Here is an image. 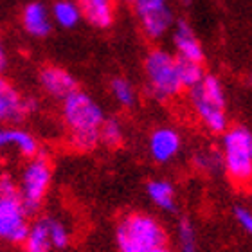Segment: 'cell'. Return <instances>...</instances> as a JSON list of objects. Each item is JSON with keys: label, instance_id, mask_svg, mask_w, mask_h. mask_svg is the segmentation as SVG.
<instances>
[{"label": "cell", "instance_id": "cell-2", "mask_svg": "<svg viewBox=\"0 0 252 252\" xmlns=\"http://www.w3.org/2000/svg\"><path fill=\"white\" fill-rule=\"evenodd\" d=\"M189 101L198 121L211 133H223L229 128L225 89L216 76L205 74L198 85L189 89Z\"/></svg>", "mask_w": 252, "mask_h": 252}, {"label": "cell", "instance_id": "cell-6", "mask_svg": "<svg viewBox=\"0 0 252 252\" xmlns=\"http://www.w3.org/2000/svg\"><path fill=\"white\" fill-rule=\"evenodd\" d=\"M51 182H53L51 160H49L47 155L38 152L24 166L20 184L16 188L18 189V196L22 198L29 213L38 211L42 207L43 200H45L49 189H51Z\"/></svg>", "mask_w": 252, "mask_h": 252}, {"label": "cell", "instance_id": "cell-9", "mask_svg": "<svg viewBox=\"0 0 252 252\" xmlns=\"http://www.w3.org/2000/svg\"><path fill=\"white\" fill-rule=\"evenodd\" d=\"M36 103L32 99H27L7 81L0 76V125H11L26 119Z\"/></svg>", "mask_w": 252, "mask_h": 252}, {"label": "cell", "instance_id": "cell-10", "mask_svg": "<svg viewBox=\"0 0 252 252\" xmlns=\"http://www.w3.org/2000/svg\"><path fill=\"white\" fill-rule=\"evenodd\" d=\"M180 148H182V137L175 128H169V126H160L157 130H153L148 139L150 155L158 164H168L177 158Z\"/></svg>", "mask_w": 252, "mask_h": 252}, {"label": "cell", "instance_id": "cell-12", "mask_svg": "<svg viewBox=\"0 0 252 252\" xmlns=\"http://www.w3.org/2000/svg\"><path fill=\"white\" fill-rule=\"evenodd\" d=\"M171 40H173L175 51H177V58L191 60V62L198 63L204 62V47H202L200 40L194 34L193 27L189 26L186 20H179L177 24H173Z\"/></svg>", "mask_w": 252, "mask_h": 252}, {"label": "cell", "instance_id": "cell-4", "mask_svg": "<svg viewBox=\"0 0 252 252\" xmlns=\"http://www.w3.org/2000/svg\"><path fill=\"white\" fill-rule=\"evenodd\" d=\"M221 164L236 186L252 180V131L247 126H229L221 137Z\"/></svg>", "mask_w": 252, "mask_h": 252}, {"label": "cell", "instance_id": "cell-3", "mask_svg": "<svg viewBox=\"0 0 252 252\" xmlns=\"http://www.w3.org/2000/svg\"><path fill=\"white\" fill-rule=\"evenodd\" d=\"M166 231L157 218L144 213H130L123 216L116 227L119 252H150L166 245Z\"/></svg>", "mask_w": 252, "mask_h": 252}, {"label": "cell", "instance_id": "cell-11", "mask_svg": "<svg viewBox=\"0 0 252 252\" xmlns=\"http://www.w3.org/2000/svg\"><path fill=\"white\" fill-rule=\"evenodd\" d=\"M40 85L51 97L60 101L72 94L74 90H78V83L72 74L56 65H49L40 70Z\"/></svg>", "mask_w": 252, "mask_h": 252}, {"label": "cell", "instance_id": "cell-18", "mask_svg": "<svg viewBox=\"0 0 252 252\" xmlns=\"http://www.w3.org/2000/svg\"><path fill=\"white\" fill-rule=\"evenodd\" d=\"M51 18H53L60 27L63 29H72L81 20V11L76 0H56L51 11Z\"/></svg>", "mask_w": 252, "mask_h": 252}, {"label": "cell", "instance_id": "cell-27", "mask_svg": "<svg viewBox=\"0 0 252 252\" xmlns=\"http://www.w3.org/2000/svg\"><path fill=\"white\" fill-rule=\"evenodd\" d=\"M182 4H184V5H191V4H193V0H182Z\"/></svg>", "mask_w": 252, "mask_h": 252}, {"label": "cell", "instance_id": "cell-19", "mask_svg": "<svg viewBox=\"0 0 252 252\" xmlns=\"http://www.w3.org/2000/svg\"><path fill=\"white\" fill-rule=\"evenodd\" d=\"M177 72H179L180 85H182L184 90L193 89L194 85H198L202 81V78L205 76L202 63L191 62V60H184V58H177Z\"/></svg>", "mask_w": 252, "mask_h": 252}, {"label": "cell", "instance_id": "cell-15", "mask_svg": "<svg viewBox=\"0 0 252 252\" xmlns=\"http://www.w3.org/2000/svg\"><path fill=\"white\" fill-rule=\"evenodd\" d=\"M81 11V18L89 20L94 27L105 29L114 22V2L112 0H76Z\"/></svg>", "mask_w": 252, "mask_h": 252}, {"label": "cell", "instance_id": "cell-14", "mask_svg": "<svg viewBox=\"0 0 252 252\" xmlns=\"http://www.w3.org/2000/svg\"><path fill=\"white\" fill-rule=\"evenodd\" d=\"M22 24H24V29L34 38H45L51 32V29H53L51 13L40 2H32V4H29L24 9Z\"/></svg>", "mask_w": 252, "mask_h": 252}, {"label": "cell", "instance_id": "cell-5", "mask_svg": "<svg viewBox=\"0 0 252 252\" xmlns=\"http://www.w3.org/2000/svg\"><path fill=\"white\" fill-rule=\"evenodd\" d=\"M144 74H146L148 90L157 101H169L182 92L179 72H177V58L164 49H153L144 60Z\"/></svg>", "mask_w": 252, "mask_h": 252}, {"label": "cell", "instance_id": "cell-1", "mask_svg": "<svg viewBox=\"0 0 252 252\" xmlns=\"http://www.w3.org/2000/svg\"><path fill=\"white\" fill-rule=\"evenodd\" d=\"M63 121L68 130V141L78 152H90L99 144V126L105 112L87 92L74 90L62 101Z\"/></svg>", "mask_w": 252, "mask_h": 252}, {"label": "cell", "instance_id": "cell-22", "mask_svg": "<svg viewBox=\"0 0 252 252\" xmlns=\"http://www.w3.org/2000/svg\"><path fill=\"white\" fill-rule=\"evenodd\" d=\"M47 231L53 249L63 251V249L68 247V243H70V232H68L67 225L63 221L54 220V218H47Z\"/></svg>", "mask_w": 252, "mask_h": 252}, {"label": "cell", "instance_id": "cell-17", "mask_svg": "<svg viewBox=\"0 0 252 252\" xmlns=\"http://www.w3.org/2000/svg\"><path fill=\"white\" fill-rule=\"evenodd\" d=\"M22 247L24 252H53L47 231V218H40L29 225L26 238L22 240Z\"/></svg>", "mask_w": 252, "mask_h": 252}, {"label": "cell", "instance_id": "cell-26", "mask_svg": "<svg viewBox=\"0 0 252 252\" xmlns=\"http://www.w3.org/2000/svg\"><path fill=\"white\" fill-rule=\"evenodd\" d=\"M150 252H173L171 249H168L166 245H162V247H157V249H153V251H150Z\"/></svg>", "mask_w": 252, "mask_h": 252}, {"label": "cell", "instance_id": "cell-25", "mask_svg": "<svg viewBox=\"0 0 252 252\" xmlns=\"http://www.w3.org/2000/svg\"><path fill=\"white\" fill-rule=\"evenodd\" d=\"M5 62H7V56H5V49H4V45H2V42H0V72L4 70Z\"/></svg>", "mask_w": 252, "mask_h": 252}, {"label": "cell", "instance_id": "cell-8", "mask_svg": "<svg viewBox=\"0 0 252 252\" xmlns=\"http://www.w3.org/2000/svg\"><path fill=\"white\" fill-rule=\"evenodd\" d=\"M133 7L144 34L152 40L162 38L173 27L175 18L169 0H126Z\"/></svg>", "mask_w": 252, "mask_h": 252}, {"label": "cell", "instance_id": "cell-24", "mask_svg": "<svg viewBox=\"0 0 252 252\" xmlns=\"http://www.w3.org/2000/svg\"><path fill=\"white\" fill-rule=\"evenodd\" d=\"M234 218H236L238 225L242 227L247 234H251L252 232V213L247 205H234Z\"/></svg>", "mask_w": 252, "mask_h": 252}, {"label": "cell", "instance_id": "cell-28", "mask_svg": "<svg viewBox=\"0 0 252 252\" xmlns=\"http://www.w3.org/2000/svg\"><path fill=\"white\" fill-rule=\"evenodd\" d=\"M4 175H5V173L2 171V168H0V180H2V177H4Z\"/></svg>", "mask_w": 252, "mask_h": 252}, {"label": "cell", "instance_id": "cell-21", "mask_svg": "<svg viewBox=\"0 0 252 252\" xmlns=\"http://www.w3.org/2000/svg\"><path fill=\"white\" fill-rule=\"evenodd\" d=\"M110 92L114 99L125 108H131L137 103V92L135 87L128 81L126 78H114L110 83Z\"/></svg>", "mask_w": 252, "mask_h": 252}, {"label": "cell", "instance_id": "cell-20", "mask_svg": "<svg viewBox=\"0 0 252 252\" xmlns=\"http://www.w3.org/2000/svg\"><path fill=\"white\" fill-rule=\"evenodd\" d=\"M125 141V128L121 121L116 117H108L99 126V142H103L106 148H119Z\"/></svg>", "mask_w": 252, "mask_h": 252}, {"label": "cell", "instance_id": "cell-7", "mask_svg": "<svg viewBox=\"0 0 252 252\" xmlns=\"http://www.w3.org/2000/svg\"><path fill=\"white\" fill-rule=\"evenodd\" d=\"M29 211L18 191L0 193V240L7 243H22L29 229Z\"/></svg>", "mask_w": 252, "mask_h": 252}, {"label": "cell", "instance_id": "cell-13", "mask_svg": "<svg viewBox=\"0 0 252 252\" xmlns=\"http://www.w3.org/2000/svg\"><path fill=\"white\" fill-rule=\"evenodd\" d=\"M5 150L18 153L20 157L31 158L40 152V146H38L36 137L27 130L5 126V128H0V152H5Z\"/></svg>", "mask_w": 252, "mask_h": 252}, {"label": "cell", "instance_id": "cell-16", "mask_svg": "<svg viewBox=\"0 0 252 252\" xmlns=\"http://www.w3.org/2000/svg\"><path fill=\"white\" fill-rule=\"evenodd\" d=\"M146 193L148 198L153 202V205L158 207L160 211H166V213L177 211V194H175V188L169 180H150L146 184Z\"/></svg>", "mask_w": 252, "mask_h": 252}, {"label": "cell", "instance_id": "cell-23", "mask_svg": "<svg viewBox=\"0 0 252 252\" xmlns=\"http://www.w3.org/2000/svg\"><path fill=\"white\" fill-rule=\"evenodd\" d=\"M177 238H179L180 252H198L194 227L189 218H182V220L179 221V227H177Z\"/></svg>", "mask_w": 252, "mask_h": 252}]
</instances>
